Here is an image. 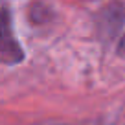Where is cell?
Returning <instances> with one entry per match:
<instances>
[{
  "instance_id": "obj_1",
  "label": "cell",
  "mask_w": 125,
  "mask_h": 125,
  "mask_svg": "<svg viewBox=\"0 0 125 125\" xmlns=\"http://www.w3.org/2000/svg\"><path fill=\"white\" fill-rule=\"evenodd\" d=\"M0 59L4 64H19L24 61V50L20 48L15 33L11 31V19L8 8H2V35H0Z\"/></svg>"
},
{
  "instance_id": "obj_2",
  "label": "cell",
  "mask_w": 125,
  "mask_h": 125,
  "mask_svg": "<svg viewBox=\"0 0 125 125\" xmlns=\"http://www.w3.org/2000/svg\"><path fill=\"white\" fill-rule=\"evenodd\" d=\"M116 50H118V55L125 59V35L120 39V42H118V48H116Z\"/></svg>"
}]
</instances>
